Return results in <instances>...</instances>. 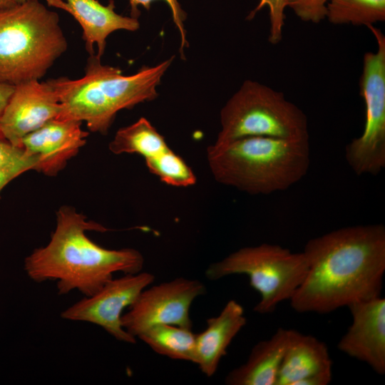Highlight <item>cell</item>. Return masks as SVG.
Instances as JSON below:
<instances>
[{"label":"cell","instance_id":"30bf717a","mask_svg":"<svg viewBox=\"0 0 385 385\" xmlns=\"http://www.w3.org/2000/svg\"><path fill=\"white\" fill-rule=\"evenodd\" d=\"M154 279L153 274L142 272L112 278L92 295L84 297L63 310L61 317L66 320L98 325L115 339L135 344V338L122 326L123 311L133 304Z\"/></svg>","mask_w":385,"mask_h":385},{"label":"cell","instance_id":"2e32d148","mask_svg":"<svg viewBox=\"0 0 385 385\" xmlns=\"http://www.w3.org/2000/svg\"><path fill=\"white\" fill-rule=\"evenodd\" d=\"M247 319L242 306L228 301L220 314L207 319V327L196 334L195 361L200 371L210 377L217 371L221 359L235 337L245 327Z\"/></svg>","mask_w":385,"mask_h":385},{"label":"cell","instance_id":"52a82bcc","mask_svg":"<svg viewBox=\"0 0 385 385\" xmlns=\"http://www.w3.org/2000/svg\"><path fill=\"white\" fill-rule=\"evenodd\" d=\"M308 264L303 252L294 253L278 245L262 243L240 248L212 263L205 275L217 280L231 274H245L260 294L255 312L270 314L278 304L289 300L303 282Z\"/></svg>","mask_w":385,"mask_h":385},{"label":"cell","instance_id":"8992f818","mask_svg":"<svg viewBox=\"0 0 385 385\" xmlns=\"http://www.w3.org/2000/svg\"><path fill=\"white\" fill-rule=\"evenodd\" d=\"M220 120L215 145L253 136L309 139L304 113L282 93L251 80L245 81L226 102Z\"/></svg>","mask_w":385,"mask_h":385},{"label":"cell","instance_id":"6da1fadb","mask_svg":"<svg viewBox=\"0 0 385 385\" xmlns=\"http://www.w3.org/2000/svg\"><path fill=\"white\" fill-rule=\"evenodd\" d=\"M303 253L307 275L289 299L298 312L327 314L381 296L385 272V227H342L310 239Z\"/></svg>","mask_w":385,"mask_h":385},{"label":"cell","instance_id":"277c9868","mask_svg":"<svg viewBox=\"0 0 385 385\" xmlns=\"http://www.w3.org/2000/svg\"><path fill=\"white\" fill-rule=\"evenodd\" d=\"M215 180L250 195H269L301 180L310 165L309 139L253 136L207 147Z\"/></svg>","mask_w":385,"mask_h":385},{"label":"cell","instance_id":"9c48e42d","mask_svg":"<svg viewBox=\"0 0 385 385\" xmlns=\"http://www.w3.org/2000/svg\"><path fill=\"white\" fill-rule=\"evenodd\" d=\"M205 292L206 288L201 282L183 277L145 288L122 315V326L135 338L159 324L192 329L190 306Z\"/></svg>","mask_w":385,"mask_h":385},{"label":"cell","instance_id":"484cf974","mask_svg":"<svg viewBox=\"0 0 385 385\" xmlns=\"http://www.w3.org/2000/svg\"><path fill=\"white\" fill-rule=\"evenodd\" d=\"M15 86L0 82V115L14 91Z\"/></svg>","mask_w":385,"mask_h":385},{"label":"cell","instance_id":"ffe728a7","mask_svg":"<svg viewBox=\"0 0 385 385\" xmlns=\"http://www.w3.org/2000/svg\"><path fill=\"white\" fill-rule=\"evenodd\" d=\"M326 19L336 25L368 26L385 20V0H329Z\"/></svg>","mask_w":385,"mask_h":385},{"label":"cell","instance_id":"5bb4252c","mask_svg":"<svg viewBox=\"0 0 385 385\" xmlns=\"http://www.w3.org/2000/svg\"><path fill=\"white\" fill-rule=\"evenodd\" d=\"M332 377V361L326 344L290 329L276 385H327Z\"/></svg>","mask_w":385,"mask_h":385},{"label":"cell","instance_id":"ba28073f","mask_svg":"<svg viewBox=\"0 0 385 385\" xmlns=\"http://www.w3.org/2000/svg\"><path fill=\"white\" fill-rule=\"evenodd\" d=\"M367 28L377 50L364 53L359 81L365 106L364 128L345 148V159L358 175H376L385 167V36L374 25Z\"/></svg>","mask_w":385,"mask_h":385},{"label":"cell","instance_id":"3957f363","mask_svg":"<svg viewBox=\"0 0 385 385\" xmlns=\"http://www.w3.org/2000/svg\"><path fill=\"white\" fill-rule=\"evenodd\" d=\"M173 59L125 76L118 68L103 64L97 55H90L83 77L48 80L61 104L57 118L84 121L91 131L106 134L119 111L158 97L156 88Z\"/></svg>","mask_w":385,"mask_h":385},{"label":"cell","instance_id":"603a6c76","mask_svg":"<svg viewBox=\"0 0 385 385\" xmlns=\"http://www.w3.org/2000/svg\"><path fill=\"white\" fill-rule=\"evenodd\" d=\"M267 6L270 16L269 41L272 44L279 43L282 38V29L284 25V11L287 7V0H260L258 5L250 13L248 19H252L257 11Z\"/></svg>","mask_w":385,"mask_h":385},{"label":"cell","instance_id":"d6986e66","mask_svg":"<svg viewBox=\"0 0 385 385\" xmlns=\"http://www.w3.org/2000/svg\"><path fill=\"white\" fill-rule=\"evenodd\" d=\"M138 338L160 355L195 363L196 334L192 329L159 324L146 329Z\"/></svg>","mask_w":385,"mask_h":385},{"label":"cell","instance_id":"d4e9b609","mask_svg":"<svg viewBox=\"0 0 385 385\" xmlns=\"http://www.w3.org/2000/svg\"><path fill=\"white\" fill-rule=\"evenodd\" d=\"M130 6V16L138 19L140 14L138 6H143L145 9L150 8L151 3L155 0H128ZM170 8L173 21L179 30L181 36V48L187 46L185 31L184 29L183 21L186 18V14L182 9L178 0H164Z\"/></svg>","mask_w":385,"mask_h":385},{"label":"cell","instance_id":"4fadbf2b","mask_svg":"<svg viewBox=\"0 0 385 385\" xmlns=\"http://www.w3.org/2000/svg\"><path fill=\"white\" fill-rule=\"evenodd\" d=\"M81 122L53 118L26 135L21 147L30 155L38 157L35 170L55 176L86 144L88 133Z\"/></svg>","mask_w":385,"mask_h":385},{"label":"cell","instance_id":"4316f807","mask_svg":"<svg viewBox=\"0 0 385 385\" xmlns=\"http://www.w3.org/2000/svg\"><path fill=\"white\" fill-rule=\"evenodd\" d=\"M18 176V175L14 173L0 170V198L1 192L4 188V187Z\"/></svg>","mask_w":385,"mask_h":385},{"label":"cell","instance_id":"f1b7e54d","mask_svg":"<svg viewBox=\"0 0 385 385\" xmlns=\"http://www.w3.org/2000/svg\"><path fill=\"white\" fill-rule=\"evenodd\" d=\"M27 0H16V1L18 3V4H20V3H23L24 1H26Z\"/></svg>","mask_w":385,"mask_h":385},{"label":"cell","instance_id":"9a60e30c","mask_svg":"<svg viewBox=\"0 0 385 385\" xmlns=\"http://www.w3.org/2000/svg\"><path fill=\"white\" fill-rule=\"evenodd\" d=\"M46 1L48 6L68 12L79 23L87 52L93 55V46L96 44V55L100 58L104 53L106 39L111 33L118 30L135 31L140 27L138 19L117 14L113 0L107 6L97 0Z\"/></svg>","mask_w":385,"mask_h":385},{"label":"cell","instance_id":"44dd1931","mask_svg":"<svg viewBox=\"0 0 385 385\" xmlns=\"http://www.w3.org/2000/svg\"><path fill=\"white\" fill-rule=\"evenodd\" d=\"M145 162L149 171L168 185L188 187L196 183V177L192 169L170 148Z\"/></svg>","mask_w":385,"mask_h":385},{"label":"cell","instance_id":"ac0fdd59","mask_svg":"<svg viewBox=\"0 0 385 385\" xmlns=\"http://www.w3.org/2000/svg\"><path fill=\"white\" fill-rule=\"evenodd\" d=\"M108 148L114 154L136 153L145 160L154 158L170 148L163 135L145 118L120 128Z\"/></svg>","mask_w":385,"mask_h":385},{"label":"cell","instance_id":"5b68a950","mask_svg":"<svg viewBox=\"0 0 385 385\" xmlns=\"http://www.w3.org/2000/svg\"><path fill=\"white\" fill-rule=\"evenodd\" d=\"M56 11L39 0L0 10V82L40 80L67 50Z\"/></svg>","mask_w":385,"mask_h":385},{"label":"cell","instance_id":"e0dca14e","mask_svg":"<svg viewBox=\"0 0 385 385\" xmlns=\"http://www.w3.org/2000/svg\"><path fill=\"white\" fill-rule=\"evenodd\" d=\"M289 334L290 329L279 328L270 339L257 343L246 362L227 374L225 384L276 385Z\"/></svg>","mask_w":385,"mask_h":385},{"label":"cell","instance_id":"7c38bea8","mask_svg":"<svg viewBox=\"0 0 385 385\" xmlns=\"http://www.w3.org/2000/svg\"><path fill=\"white\" fill-rule=\"evenodd\" d=\"M352 322L339 340L338 349L367 364L379 374L385 373V299L381 296L349 306Z\"/></svg>","mask_w":385,"mask_h":385},{"label":"cell","instance_id":"8fae6325","mask_svg":"<svg viewBox=\"0 0 385 385\" xmlns=\"http://www.w3.org/2000/svg\"><path fill=\"white\" fill-rule=\"evenodd\" d=\"M60 111L58 95L48 81L18 84L0 115V134L22 148L26 135L57 118Z\"/></svg>","mask_w":385,"mask_h":385},{"label":"cell","instance_id":"7a4b0ae2","mask_svg":"<svg viewBox=\"0 0 385 385\" xmlns=\"http://www.w3.org/2000/svg\"><path fill=\"white\" fill-rule=\"evenodd\" d=\"M108 229L62 206L56 212V225L47 245L34 250L24 260V270L36 282L56 281L59 294L74 290L92 295L113 278L114 273L141 272L144 258L133 248L108 250L93 242L86 232Z\"/></svg>","mask_w":385,"mask_h":385},{"label":"cell","instance_id":"7402d4cb","mask_svg":"<svg viewBox=\"0 0 385 385\" xmlns=\"http://www.w3.org/2000/svg\"><path fill=\"white\" fill-rule=\"evenodd\" d=\"M38 157L28 155L23 148L12 145L0 134V170L14 173L19 176L35 170Z\"/></svg>","mask_w":385,"mask_h":385},{"label":"cell","instance_id":"cb8c5ba5","mask_svg":"<svg viewBox=\"0 0 385 385\" xmlns=\"http://www.w3.org/2000/svg\"><path fill=\"white\" fill-rule=\"evenodd\" d=\"M289 7L302 21L318 24L326 19L329 0H287Z\"/></svg>","mask_w":385,"mask_h":385},{"label":"cell","instance_id":"83f0119b","mask_svg":"<svg viewBox=\"0 0 385 385\" xmlns=\"http://www.w3.org/2000/svg\"><path fill=\"white\" fill-rule=\"evenodd\" d=\"M17 4L16 0H0V10L12 7Z\"/></svg>","mask_w":385,"mask_h":385}]
</instances>
